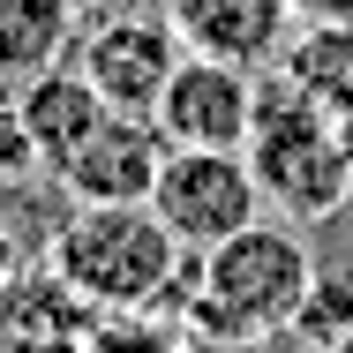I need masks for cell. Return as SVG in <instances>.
I'll use <instances>...</instances> for the list:
<instances>
[{
  "instance_id": "6",
  "label": "cell",
  "mask_w": 353,
  "mask_h": 353,
  "mask_svg": "<svg viewBox=\"0 0 353 353\" xmlns=\"http://www.w3.org/2000/svg\"><path fill=\"white\" fill-rule=\"evenodd\" d=\"M181 53H188V46H181V30L165 23V8H128V15H105V23L83 30L75 68L90 75V90H98L113 113L150 121V105H158L165 75L181 68Z\"/></svg>"
},
{
  "instance_id": "1",
  "label": "cell",
  "mask_w": 353,
  "mask_h": 353,
  "mask_svg": "<svg viewBox=\"0 0 353 353\" xmlns=\"http://www.w3.org/2000/svg\"><path fill=\"white\" fill-rule=\"evenodd\" d=\"M308 293H316V256L293 233V218L241 225L233 241L188 256L181 285H173L188 331H203V339H271V331H293Z\"/></svg>"
},
{
  "instance_id": "7",
  "label": "cell",
  "mask_w": 353,
  "mask_h": 353,
  "mask_svg": "<svg viewBox=\"0 0 353 353\" xmlns=\"http://www.w3.org/2000/svg\"><path fill=\"white\" fill-rule=\"evenodd\" d=\"M158 165H165V136L150 121H136V113H105L53 165V181L68 188L75 203H143L150 181H158Z\"/></svg>"
},
{
  "instance_id": "9",
  "label": "cell",
  "mask_w": 353,
  "mask_h": 353,
  "mask_svg": "<svg viewBox=\"0 0 353 353\" xmlns=\"http://www.w3.org/2000/svg\"><path fill=\"white\" fill-rule=\"evenodd\" d=\"M90 323H98V308L83 293H68L46 263L38 271L23 263L0 285V353H83Z\"/></svg>"
},
{
  "instance_id": "5",
  "label": "cell",
  "mask_w": 353,
  "mask_h": 353,
  "mask_svg": "<svg viewBox=\"0 0 353 353\" xmlns=\"http://www.w3.org/2000/svg\"><path fill=\"white\" fill-rule=\"evenodd\" d=\"M256 90H263V68H241L218 53H181V68L165 75V90L150 105V128L165 136V150H248Z\"/></svg>"
},
{
  "instance_id": "8",
  "label": "cell",
  "mask_w": 353,
  "mask_h": 353,
  "mask_svg": "<svg viewBox=\"0 0 353 353\" xmlns=\"http://www.w3.org/2000/svg\"><path fill=\"white\" fill-rule=\"evenodd\" d=\"M165 23L188 53H218L241 68H271L293 30V0H165Z\"/></svg>"
},
{
  "instance_id": "10",
  "label": "cell",
  "mask_w": 353,
  "mask_h": 353,
  "mask_svg": "<svg viewBox=\"0 0 353 353\" xmlns=\"http://www.w3.org/2000/svg\"><path fill=\"white\" fill-rule=\"evenodd\" d=\"M15 113H23V136H30L38 173H53V165H61V158H68V150L90 136V128H98L113 105L90 90V75L75 68V61H53L46 75L15 83Z\"/></svg>"
},
{
  "instance_id": "12",
  "label": "cell",
  "mask_w": 353,
  "mask_h": 353,
  "mask_svg": "<svg viewBox=\"0 0 353 353\" xmlns=\"http://www.w3.org/2000/svg\"><path fill=\"white\" fill-rule=\"evenodd\" d=\"M75 46V0H0V83H30Z\"/></svg>"
},
{
  "instance_id": "2",
  "label": "cell",
  "mask_w": 353,
  "mask_h": 353,
  "mask_svg": "<svg viewBox=\"0 0 353 353\" xmlns=\"http://www.w3.org/2000/svg\"><path fill=\"white\" fill-rule=\"evenodd\" d=\"M188 248L158 225L150 203H75L53 241H46V271L83 293L98 316L113 308H165L181 285Z\"/></svg>"
},
{
  "instance_id": "4",
  "label": "cell",
  "mask_w": 353,
  "mask_h": 353,
  "mask_svg": "<svg viewBox=\"0 0 353 353\" xmlns=\"http://www.w3.org/2000/svg\"><path fill=\"white\" fill-rule=\"evenodd\" d=\"M143 203L158 211V225L188 256H203V248L233 241L241 225L263 218V188H256L241 150H165V165H158Z\"/></svg>"
},
{
  "instance_id": "11",
  "label": "cell",
  "mask_w": 353,
  "mask_h": 353,
  "mask_svg": "<svg viewBox=\"0 0 353 353\" xmlns=\"http://www.w3.org/2000/svg\"><path fill=\"white\" fill-rule=\"evenodd\" d=\"M271 75L293 83L301 98H316L323 113H353V23H339V15H301L285 30Z\"/></svg>"
},
{
  "instance_id": "18",
  "label": "cell",
  "mask_w": 353,
  "mask_h": 353,
  "mask_svg": "<svg viewBox=\"0 0 353 353\" xmlns=\"http://www.w3.org/2000/svg\"><path fill=\"white\" fill-rule=\"evenodd\" d=\"M339 128H346V150H353V113H339Z\"/></svg>"
},
{
  "instance_id": "13",
  "label": "cell",
  "mask_w": 353,
  "mask_h": 353,
  "mask_svg": "<svg viewBox=\"0 0 353 353\" xmlns=\"http://www.w3.org/2000/svg\"><path fill=\"white\" fill-rule=\"evenodd\" d=\"M188 323H165V308H113L90 323L83 353H181Z\"/></svg>"
},
{
  "instance_id": "3",
  "label": "cell",
  "mask_w": 353,
  "mask_h": 353,
  "mask_svg": "<svg viewBox=\"0 0 353 353\" xmlns=\"http://www.w3.org/2000/svg\"><path fill=\"white\" fill-rule=\"evenodd\" d=\"M241 158L263 188V211L279 218H331L353 196V150L339 113H323L279 75H263V90H256V128H248Z\"/></svg>"
},
{
  "instance_id": "14",
  "label": "cell",
  "mask_w": 353,
  "mask_h": 353,
  "mask_svg": "<svg viewBox=\"0 0 353 353\" xmlns=\"http://www.w3.org/2000/svg\"><path fill=\"white\" fill-rule=\"evenodd\" d=\"M23 173H38V158H30V136H23L15 90L0 83V188H8V181H23Z\"/></svg>"
},
{
  "instance_id": "16",
  "label": "cell",
  "mask_w": 353,
  "mask_h": 353,
  "mask_svg": "<svg viewBox=\"0 0 353 353\" xmlns=\"http://www.w3.org/2000/svg\"><path fill=\"white\" fill-rule=\"evenodd\" d=\"M23 271V248H15V233H8V218H0V285Z\"/></svg>"
},
{
  "instance_id": "17",
  "label": "cell",
  "mask_w": 353,
  "mask_h": 353,
  "mask_svg": "<svg viewBox=\"0 0 353 353\" xmlns=\"http://www.w3.org/2000/svg\"><path fill=\"white\" fill-rule=\"evenodd\" d=\"M293 15H339V23H353V0H293Z\"/></svg>"
},
{
  "instance_id": "15",
  "label": "cell",
  "mask_w": 353,
  "mask_h": 353,
  "mask_svg": "<svg viewBox=\"0 0 353 353\" xmlns=\"http://www.w3.org/2000/svg\"><path fill=\"white\" fill-rule=\"evenodd\" d=\"M181 353H293V346H285V331H271V339H203V331H188Z\"/></svg>"
}]
</instances>
